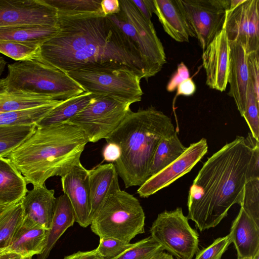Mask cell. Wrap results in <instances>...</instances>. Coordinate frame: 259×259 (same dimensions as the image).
I'll list each match as a JSON object with an SVG mask.
<instances>
[{
  "mask_svg": "<svg viewBox=\"0 0 259 259\" xmlns=\"http://www.w3.org/2000/svg\"><path fill=\"white\" fill-rule=\"evenodd\" d=\"M58 14L59 31L41 46L37 60L65 73L125 69L149 78L138 51L107 16Z\"/></svg>",
  "mask_w": 259,
  "mask_h": 259,
  "instance_id": "6da1fadb",
  "label": "cell"
},
{
  "mask_svg": "<svg viewBox=\"0 0 259 259\" xmlns=\"http://www.w3.org/2000/svg\"><path fill=\"white\" fill-rule=\"evenodd\" d=\"M257 142L250 134L247 138L237 136L203 164L190 188L187 201V217L200 232L217 226L233 205L241 206Z\"/></svg>",
  "mask_w": 259,
  "mask_h": 259,
  "instance_id": "7a4b0ae2",
  "label": "cell"
},
{
  "mask_svg": "<svg viewBox=\"0 0 259 259\" xmlns=\"http://www.w3.org/2000/svg\"><path fill=\"white\" fill-rule=\"evenodd\" d=\"M88 142L84 133L68 122L36 126L29 137L5 157L27 184L43 185L50 178L62 177L79 164Z\"/></svg>",
  "mask_w": 259,
  "mask_h": 259,
  "instance_id": "3957f363",
  "label": "cell"
},
{
  "mask_svg": "<svg viewBox=\"0 0 259 259\" xmlns=\"http://www.w3.org/2000/svg\"><path fill=\"white\" fill-rule=\"evenodd\" d=\"M177 129L171 119L151 106L132 110L105 139L117 145L119 158L114 163L125 187L140 186L148 180L152 160L160 141Z\"/></svg>",
  "mask_w": 259,
  "mask_h": 259,
  "instance_id": "277c9868",
  "label": "cell"
},
{
  "mask_svg": "<svg viewBox=\"0 0 259 259\" xmlns=\"http://www.w3.org/2000/svg\"><path fill=\"white\" fill-rule=\"evenodd\" d=\"M2 78L8 90H20L65 101L84 92L66 73L39 60L17 61L8 65Z\"/></svg>",
  "mask_w": 259,
  "mask_h": 259,
  "instance_id": "5b68a950",
  "label": "cell"
},
{
  "mask_svg": "<svg viewBox=\"0 0 259 259\" xmlns=\"http://www.w3.org/2000/svg\"><path fill=\"white\" fill-rule=\"evenodd\" d=\"M145 215L139 201L120 189L109 195L94 217L91 229L99 238L130 243L145 232Z\"/></svg>",
  "mask_w": 259,
  "mask_h": 259,
  "instance_id": "8992f818",
  "label": "cell"
},
{
  "mask_svg": "<svg viewBox=\"0 0 259 259\" xmlns=\"http://www.w3.org/2000/svg\"><path fill=\"white\" fill-rule=\"evenodd\" d=\"M120 11L107 17L127 37L138 51L148 78L155 75L166 63L164 48L154 25L142 16L132 0H119Z\"/></svg>",
  "mask_w": 259,
  "mask_h": 259,
  "instance_id": "52a82bcc",
  "label": "cell"
},
{
  "mask_svg": "<svg viewBox=\"0 0 259 259\" xmlns=\"http://www.w3.org/2000/svg\"><path fill=\"white\" fill-rule=\"evenodd\" d=\"M131 102L100 94L67 122L79 127L89 142L106 138L131 111Z\"/></svg>",
  "mask_w": 259,
  "mask_h": 259,
  "instance_id": "ba28073f",
  "label": "cell"
},
{
  "mask_svg": "<svg viewBox=\"0 0 259 259\" xmlns=\"http://www.w3.org/2000/svg\"><path fill=\"white\" fill-rule=\"evenodd\" d=\"M151 237L177 259H193L199 250V235L181 207L159 213L150 228Z\"/></svg>",
  "mask_w": 259,
  "mask_h": 259,
  "instance_id": "9c48e42d",
  "label": "cell"
},
{
  "mask_svg": "<svg viewBox=\"0 0 259 259\" xmlns=\"http://www.w3.org/2000/svg\"><path fill=\"white\" fill-rule=\"evenodd\" d=\"M85 92L121 98L132 103L139 102L143 94L140 81L135 72L125 69L109 72L72 71L66 73Z\"/></svg>",
  "mask_w": 259,
  "mask_h": 259,
  "instance_id": "30bf717a",
  "label": "cell"
},
{
  "mask_svg": "<svg viewBox=\"0 0 259 259\" xmlns=\"http://www.w3.org/2000/svg\"><path fill=\"white\" fill-rule=\"evenodd\" d=\"M192 37L203 52L223 29L230 0H178Z\"/></svg>",
  "mask_w": 259,
  "mask_h": 259,
  "instance_id": "8fae6325",
  "label": "cell"
},
{
  "mask_svg": "<svg viewBox=\"0 0 259 259\" xmlns=\"http://www.w3.org/2000/svg\"><path fill=\"white\" fill-rule=\"evenodd\" d=\"M58 21L57 11L45 0H0V28L58 26Z\"/></svg>",
  "mask_w": 259,
  "mask_h": 259,
  "instance_id": "7c38bea8",
  "label": "cell"
},
{
  "mask_svg": "<svg viewBox=\"0 0 259 259\" xmlns=\"http://www.w3.org/2000/svg\"><path fill=\"white\" fill-rule=\"evenodd\" d=\"M223 29L229 42H241L247 54L259 52V0H243L226 12Z\"/></svg>",
  "mask_w": 259,
  "mask_h": 259,
  "instance_id": "4fadbf2b",
  "label": "cell"
},
{
  "mask_svg": "<svg viewBox=\"0 0 259 259\" xmlns=\"http://www.w3.org/2000/svg\"><path fill=\"white\" fill-rule=\"evenodd\" d=\"M207 150V142L205 138L190 144L178 158L140 186L137 193L141 197H148L170 185L189 172Z\"/></svg>",
  "mask_w": 259,
  "mask_h": 259,
  "instance_id": "5bb4252c",
  "label": "cell"
},
{
  "mask_svg": "<svg viewBox=\"0 0 259 259\" xmlns=\"http://www.w3.org/2000/svg\"><path fill=\"white\" fill-rule=\"evenodd\" d=\"M61 184L73 208L75 222L82 227H88L92 222L89 170L80 163L61 177Z\"/></svg>",
  "mask_w": 259,
  "mask_h": 259,
  "instance_id": "9a60e30c",
  "label": "cell"
},
{
  "mask_svg": "<svg viewBox=\"0 0 259 259\" xmlns=\"http://www.w3.org/2000/svg\"><path fill=\"white\" fill-rule=\"evenodd\" d=\"M230 45L222 29L207 46L202 55L206 73V84L220 92L226 90L228 84Z\"/></svg>",
  "mask_w": 259,
  "mask_h": 259,
  "instance_id": "2e32d148",
  "label": "cell"
},
{
  "mask_svg": "<svg viewBox=\"0 0 259 259\" xmlns=\"http://www.w3.org/2000/svg\"><path fill=\"white\" fill-rule=\"evenodd\" d=\"M230 57L228 95L233 98L242 116L245 113L249 82L247 54L243 44L239 41L229 42Z\"/></svg>",
  "mask_w": 259,
  "mask_h": 259,
  "instance_id": "e0dca14e",
  "label": "cell"
},
{
  "mask_svg": "<svg viewBox=\"0 0 259 259\" xmlns=\"http://www.w3.org/2000/svg\"><path fill=\"white\" fill-rule=\"evenodd\" d=\"M237 259H253L259 253V226L241 207L229 234Z\"/></svg>",
  "mask_w": 259,
  "mask_h": 259,
  "instance_id": "ac0fdd59",
  "label": "cell"
},
{
  "mask_svg": "<svg viewBox=\"0 0 259 259\" xmlns=\"http://www.w3.org/2000/svg\"><path fill=\"white\" fill-rule=\"evenodd\" d=\"M33 186L21 201L24 217L49 230L56 200L55 191L45 185Z\"/></svg>",
  "mask_w": 259,
  "mask_h": 259,
  "instance_id": "d6986e66",
  "label": "cell"
},
{
  "mask_svg": "<svg viewBox=\"0 0 259 259\" xmlns=\"http://www.w3.org/2000/svg\"><path fill=\"white\" fill-rule=\"evenodd\" d=\"M154 12L164 30L177 41L189 42L192 37L178 0H153Z\"/></svg>",
  "mask_w": 259,
  "mask_h": 259,
  "instance_id": "ffe728a7",
  "label": "cell"
},
{
  "mask_svg": "<svg viewBox=\"0 0 259 259\" xmlns=\"http://www.w3.org/2000/svg\"><path fill=\"white\" fill-rule=\"evenodd\" d=\"M48 231L24 217L8 248L25 258L40 255L46 247Z\"/></svg>",
  "mask_w": 259,
  "mask_h": 259,
  "instance_id": "44dd1931",
  "label": "cell"
},
{
  "mask_svg": "<svg viewBox=\"0 0 259 259\" xmlns=\"http://www.w3.org/2000/svg\"><path fill=\"white\" fill-rule=\"evenodd\" d=\"M92 221L106 198L120 189L118 175L113 163L89 170Z\"/></svg>",
  "mask_w": 259,
  "mask_h": 259,
  "instance_id": "7402d4cb",
  "label": "cell"
},
{
  "mask_svg": "<svg viewBox=\"0 0 259 259\" xmlns=\"http://www.w3.org/2000/svg\"><path fill=\"white\" fill-rule=\"evenodd\" d=\"M24 177L6 157H0V201L6 206L21 201L26 194Z\"/></svg>",
  "mask_w": 259,
  "mask_h": 259,
  "instance_id": "603a6c76",
  "label": "cell"
},
{
  "mask_svg": "<svg viewBox=\"0 0 259 259\" xmlns=\"http://www.w3.org/2000/svg\"><path fill=\"white\" fill-rule=\"evenodd\" d=\"M75 222V214L69 200L65 194L61 195L56 198L46 247L42 253L38 255L37 259H47L57 241Z\"/></svg>",
  "mask_w": 259,
  "mask_h": 259,
  "instance_id": "cb8c5ba5",
  "label": "cell"
},
{
  "mask_svg": "<svg viewBox=\"0 0 259 259\" xmlns=\"http://www.w3.org/2000/svg\"><path fill=\"white\" fill-rule=\"evenodd\" d=\"M61 101L49 96L26 91L8 90L0 79V112L34 108Z\"/></svg>",
  "mask_w": 259,
  "mask_h": 259,
  "instance_id": "d4e9b609",
  "label": "cell"
},
{
  "mask_svg": "<svg viewBox=\"0 0 259 259\" xmlns=\"http://www.w3.org/2000/svg\"><path fill=\"white\" fill-rule=\"evenodd\" d=\"M58 26L22 25L0 28V41L41 46L58 32Z\"/></svg>",
  "mask_w": 259,
  "mask_h": 259,
  "instance_id": "484cf974",
  "label": "cell"
},
{
  "mask_svg": "<svg viewBox=\"0 0 259 259\" xmlns=\"http://www.w3.org/2000/svg\"><path fill=\"white\" fill-rule=\"evenodd\" d=\"M100 94L84 92L63 101L36 124L45 126L67 122Z\"/></svg>",
  "mask_w": 259,
  "mask_h": 259,
  "instance_id": "4316f807",
  "label": "cell"
},
{
  "mask_svg": "<svg viewBox=\"0 0 259 259\" xmlns=\"http://www.w3.org/2000/svg\"><path fill=\"white\" fill-rule=\"evenodd\" d=\"M177 130L160 141L154 154L149 170L148 179L163 169L177 158L186 150L180 140Z\"/></svg>",
  "mask_w": 259,
  "mask_h": 259,
  "instance_id": "83f0119b",
  "label": "cell"
},
{
  "mask_svg": "<svg viewBox=\"0 0 259 259\" xmlns=\"http://www.w3.org/2000/svg\"><path fill=\"white\" fill-rule=\"evenodd\" d=\"M63 101L34 108L0 112V126L37 124Z\"/></svg>",
  "mask_w": 259,
  "mask_h": 259,
  "instance_id": "f1b7e54d",
  "label": "cell"
},
{
  "mask_svg": "<svg viewBox=\"0 0 259 259\" xmlns=\"http://www.w3.org/2000/svg\"><path fill=\"white\" fill-rule=\"evenodd\" d=\"M24 218L21 202L0 212V248L8 247Z\"/></svg>",
  "mask_w": 259,
  "mask_h": 259,
  "instance_id": "f546056e",
  "label": "cell"
},
{
  "mask_svg": "<svg viewBox=\"0 0 259 259\" xmlns=\"http://www.w3.org/2000/svg\"><path fill=\"white\" fill-rule=\"evenodd\" d=\"M36 124L0 126V157H5L34 132Z\"/></svg>",
  "mask_w": 259,
  "mask_h": 259,
  "instance_id": "4dcf8cb0",
  "label": "cell"
},
{
  "mask_svg": "<svg viewBox=\"0 0 259 259\" xmlns=\"http://www.w3.org/2000/svg\"><path fill=\"white\" fill-rule=\"evenodd\" d=\"M56 9L58 14H103L101 8L102 0H45Z\"/></svg>",
  "mask_w": 259,
  "mask_h": 259,
  "instance_id": "1f68e13d",
  "label": "cell"
},
{
  "mask_svg": "<svg viewBox=\"0 0 259 259\" xmlns=\"http://www.w3.org/2000/svg\"><path fill=\"white\" fill-rule=\"evenodd\" d=\"M41 46L26 43L0 41V53L17 61L36 60Z\"/></svg>",
  "mask_w": 259,
  "mask_h": 259,
  "instance_id": "d6a6232c",
  "label": "cell"
},
{
  "mask_svg": "<svg viewBox=\"0 0 259 259\" xmlns=\"http://www.w3.org/2000/svg\"><path fill=\"white\" fill-rule=\"evenodd\" d=\"M240 206L259 226V178L245 183Z\"/></svg>",
  "mask_w": 259,
  "mask_h": 259,
  "instance_id": "836d02e7",
  "label": "cell"
},
{
  "mask_svg": "<svg viewBox=\"0 0 259 259\" xmlns=\"http://www.w3.org/2000/svg\"><path fill=\"white\" fill-rule=\"evenodd\" d=\"M161 251L163 250L160 244L149 236L113 259H150Z\"/></svg>",
  "mask_w": 259,
  "mask_h": 259,
  "instance_id": "e575fe53",
  "label": "cell"
},
{
  "mask_svg": "<svg viewBox=\"0 0 259 259\" xmlns=\"http://www.w3.org/2000/svg\"><path fill=\"white\" fill-rule=\"evenodd\" d=\"M259 99L257 98L249 80L245 112L242 116L245 120L252 136L258 141L259 137Z\"/></svg>",
  "mask_w": 259,
  "mask_h": 259,
  "instance_id": "d590c367",
  "label": "cell"
},
{
  "mask_svg": "<svg viewBox=\"0 0 259 259\" xmlns=\"http://www.w3.org/2000/svg\"><path fill=\"white\" fill-rule=\"evenodd\" d=\"M113 238H100L96 250L102 259H113L135 245Z\"/></svg>",
  "mask_w": 259,
  "mask_h": 259,
  "instance_id": "8d00e7d4",
  "label": "cell"
},
{
  "mask_svg": "<svg viewBox=\"0 0 259 259\" xmlns=\"http://www.w3.org/2000/svg\"><path fill=\"white\" fill-rule=\"evenodd\" d=\"M231 243L229 234L218 238L210 245L199 250L194 259H221Z\"/></svg>",
  "mask_w": 259,
  "mask_h": 259,
  "instance_id": "74e56055",
  "label": "cell"
},
{
  "mask_svg": "<svg viewBox=\"0 0 259 259\" xmlns=\"http://www.w3.org/2000/svg\"><path fill=\"white\" fill-rule=\"evenodd\" d=\"M247 64L249 80L257 98L259 99V52L247 54Z\"/></svg>",
  "mask_w": 259,
  "mask_h": 259,
  "instance_id": "f35d334b",
  "label": "cell"
},
{
  "mask_svg": "<svg viewBox=\"0 0 259 259\" xmlns=\"http://www.w3.org/2000/svg\"><path fill=\"white\" fill-rule=\"evenodd\" d=\"M190 77V73L187 66L182 62L178 65L176 71L168 82L166 89L169 92L175 91L178 86L184 80Z\"/></svg>",
  "mask_w": 259,
  "mask_h": 259,
  "instance_id": "ab89813d",
  "label": "cell"
},
{
  "mask_svg": "<svg viewBox=\"0 0 259 259\" xmlns=\"http://www.w3.org/2000/svg\"><path fill=\"white\" fill-rule=\"evenodd\" d=\"M139 12L148 22H151V17L154 12L153 0H132Z\"/></svg>",
  "mask_w": 259,
  "mask_h": 259,
  "instance_id": "60d3db41",
  "label": "cell"
},
{
  "mask_svg": "<svg viewBox=\"0 0 259 259\" xmlns=\"http://www.w3.org/2000/svg\"><path fill=\"white\" fill-rule=\"evenodd\" d=\"M176 90V96L180 95L190 96L195 93L196 87L194 81L189 77L180 83Z\"/></svg>",
  "mask_w": 259,
  "mask_h": 259,
  "instance_id": "b9f144b4",
  "label": "cell"
},
{
  "mask_svg": "<svg viewBox=\"0 0 259 259\" xmlns=\"http://www.w3.org/2000/svg\"><path fill=\"white\" fill-rule=\"evenodd\" d=\"M101 5L105 16L117 14L120 11L119 0H102Z\"/></svg>",
  "mask_w": 259,
  "mask_h": 259,
  "instance_id": "7bdbcfd3",
  "label": "cell"
},
{
  "mask_svg": "<svg viewBox=\"0 0 259 259\" xmlns=\"http://www.w3.org/2000/svg\"><path fill=\"white\" fill-rule=\"evenodd\" d=\"M103 155L105 160L115 162L120 157V150L117 145L113 143H107L103 150Z\"/></svg>",
  "mask_w": 259,
  "mask_h": 259,
  "instance_id": "ee69618b",
  "label": "cell"
},
{
  "mask_svg": "<svg viewBox=\"0 0 259 259\" xmlns=\"http://www.w3.org/2000/svg\"><path fill=\"white\" fill-rule=\"evenodd\" d=\"M63 259H102L96 249L85 251H78L70 255L66 256Z\"/></svg>",
  "mask_w": 259,
  "mask_h": 259,
  "instance_id": "f6af8a7d",
  "label": "cell"
},
{
  "mask_svg": "<svg viewBox=\"0 0 259 259\" xmlns=\"http://www.w3.org/2000/svg\"><path fill=\"white\" fill-rule=\"evenodd\" d=\"M150 259H174L170 253L161 251L155 254Z\"/></svg>",
  "mask_w": 259,
  "mask_h": 259,
  "instance_id": "bcb514c9",
  "label": "cell"
},
{
  "mask_svg": "<svg viewBox=\"0 0 259 259\" xmlns=\"http://www.w3.org/2000/svg\"><path fill=\"white\" fill-rule=\"evenodd\" d=\"M6 62L4 58L0 56V79L1 76L5 70Z\"/></svg>",
  "mask_w": 259,
  "mask_h": 259,
  "instance_id": "7dc6e473",
  "label": "cell"
},
{
  "mask_svg": "<svg viewBox=\"0 0 259 259\" xmlns=\"http://www.w3.org/2000/svg\"><path fill=\"white\" fill-rule=\"evenodd\" d=\"M7 206L4 205L2 202L0 201V212L3 211L4 209H5L6 208H7Z\"/></svg>",
  "mask_w": 259,
  "mask_h": 259,
  "instance_id": "c3c4849f",
  "label": "cell"
},
{
  "mask_svg": "<svg viewBox=\"0 0 259 259\" xmlns=\"http://www.w3.org/2000/svg\"><path fill=\"white\" fill-rule=\"evenodd\" d=\"M32 257H29V258H26V259H31Z\"/></svg>",
  "mask_w": 259,
  "mask_h": 259,
  "instance_id": "681fc988",
  "label": "cell"
}]
</instances>
